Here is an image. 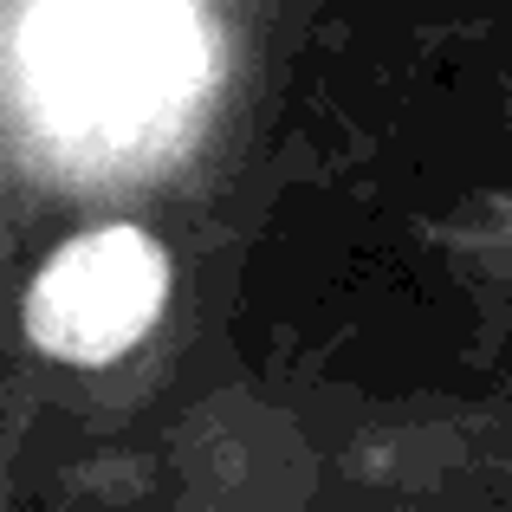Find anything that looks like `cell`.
Segmentation results:
<instances>
[{
	"label": "cell",
	"mask_w": 512,
	"mask_h": 512,
	"mask_svg": "<svg viewBox=\"0 0 512 512\" xmlns=\"http://www.w3.org/2000/svg\"><path fill=\"white\" fill-rule=\"evenodd\" d=\"M195 85L182 0H39L20 26V91L65 143H137Z\"/></svg>",
	"instance_id": "1"
},
{
	"label": "cell",
	"mask_w": 512,
	"mask_h": 512,
	"mask_svg": "<svg viewBox=\"0 0 512 512\" xmlns=\"http://www.w3.org/2000/svg\"><path fill=\"white\" fill-rule=\"evenodd\" d=\"M163 299L169 253L143 227H91L39 266L20 325L52 363H111L163 318Z\"/></svg>",
	"instance_id": "2"
}]
</instances>
